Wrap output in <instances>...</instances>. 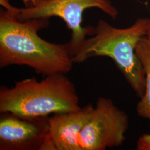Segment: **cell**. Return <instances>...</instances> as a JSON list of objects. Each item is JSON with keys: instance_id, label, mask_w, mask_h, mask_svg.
I'll list each match as a JSON object with an SVG mask.
<instances>
[{"instance_id": "1", "label": "cell", "mask_w": 150, "mask_h": 150, "mask_svg": "<svg viewBox=\"0 0 150 150\" xmlns=\"http://www.w3.org/2000/svg\"><path fill=\"white\" fill-rule=\"evenodd\" d=\"M48 25L47 18L21 21L8 9L1 10L0 67L26 65L46 76L69 72L74 62L67 44L51 43L38 35Z\"/></svg>"}, {"instance_id": "2", "label": "cell", "mask_w": 150, "mask_h": 150, "mask_svg": "<svg viewBox=\"0 0 150 150\" xmlns=\"http://www.w3.org/2000/svg\"><path fill=\"white\" fill-rule=\"evenodd\" d=\"M150 19L141 18L125 28L113 27L100 20L95 33L87 38L72 57L74 64H81L98 56L112 59L137 96H143L146 77L143 66L136 52L140 40L146 36Z\"/></svg>"}, {"instance_id": "3", "label": "cell", "mask_w": 150, "mask_h": 150, "mask_svg": "<svg viewBox=\"0 0 150 150\" xmlns=\"http://www.w3.org/2000/svg\"><path fill=\"white\" fill-rule=\"evenodd\" d=\"M81 108L74 85L63 74L48 75L40 81L27 79L0 90V112L22 118L47 117Z\"/></svg>"}, {"instance_id": "4", "label": "cell", "mask_w": 150, "mask_h": 150, "mask_svg": "<svg viewBox=\"0 0 150 150\" xmlns=\"http://www.w3.org/2000/svg\"><path fill=\"white\" fill-rule=\"evenodd\" d=\"M0 5L8 9L21 21L57 17L65 22L71 31V38L66 43L71 57L87 38L95 33V27L82 26L84 11L97 8L111 17L116 18L118 12L109 0H37L31 7L17 8L11 5L8 0H0Z\"/></svg>"}, {"instance_id": "5", "label": "cell", "mask_w": 150, "mask_h": 150, "mask_svg": "<svg viewBox=\"0 0 150 150\" xmlns=\"http://www.w3.org/2000/svg\"><path fill=\"white\" fill-rule=\"evenodd\" d=\"M129 127L127 113L112 101L100 97L80 136L81 150H105L118 147L126 139Z\"/></svg>"}, {"instance_id": "6", "label": "cell", "mask_w": 150, "mask_h": 150, "mask_svg": "<svg viewBox=\"0 0 150 150\" xmlns=\"http://www.w3.org/2000/svg\"><path fill=\"white\" fill-rule=\"evenodd\" d=\"M0 150H41L49 131V117H20L1 113Z\"/></svg>"}, {"instance_id": "7", "label": "cell", "mask_w": 150, "mask_h": 150, "mask_svg": "<svg viewBox=\"0 0 150 150\" xmlns=\"http://www.w3.org/2000/svg\"><path fill=\"white\" fill-rule=\"evenodd\" d=\"M94 107L88 104L80 110L54 114L48 118V137L54 150H81L80 136Z\"/></svg>"}, {"instance_id": "8", "label": "cell", "mask_w": 150, "mask_h": 150, "mask_svg": "<svg viewBox=\"0 0 150 150\" xmlns=\"http://www.w3.org/2000/svg\"><path fill=\"white\" fill-rule=\"evenodd\" d=\"M136 54L145 72V93L136 106L138 116L148 120L150 123V41L146 36L142 38L137 45Z\"/></svg>"}, {"instance_id": "9", "label": "cell", "mask_w": 150, "mask_h": 150, "mask_svg": "<svg viewBox=\"0 0 150 150\" xmlns=\"http://www.w3.org/2000/svg\"><path fill=\"white\" fill-rule=\"evenodd\" d=\"M136 150H150V134L139 136L136 142Z\"/></svg>"}, {"instance_id": "10", "label": "cell", "mask_w": 150, "mask_h": 150, "mask_svg": "<svg viewBox=\"0 0 150 150\" xmlns=\"http://www.w3.org/2000/svg\"><path fill=\"white\" fill-rule=\"evenodd\" d=\"M22 1L25 6V7H29L35 5L36 3L37 0H22Z\"/></svg>"}, {"instance_id": "11", "label": "cell", "mask_w": 150, "mask_h": 150, "mask_svg": "<svg viewBox=\"0 0 150 150\" xmlns=\"http://www.w3.org/2000/svg\"><path fill=\"white\" fill-rule=\"evenodd\" d=\"M146 37L150 41V22H149V28H148V31H147V33L146 35Z\"/></svg>"}]
</instances>
